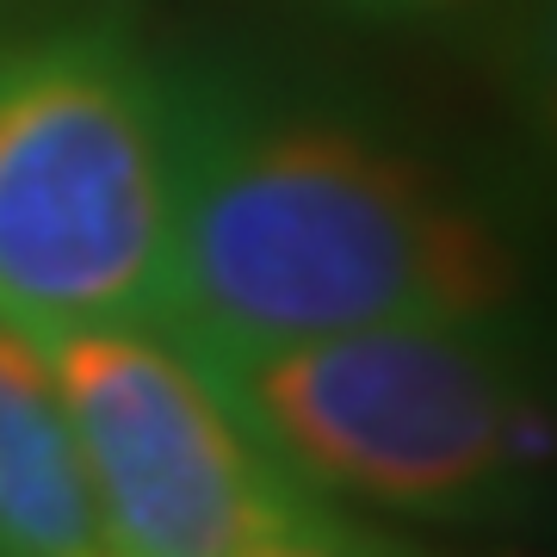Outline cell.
<instances>
[{
    "label": "cell",
    "mask_w": 557,
    "mask_h": 557,
    "mask_svg": "<svg viewBox=\"0 0 557 557\" xmlns=\"http://www.w3.org/2000/svg\"><path fill=\"white\" fill-rule=\"evenodd\" d=\"M0 557H106L38 335L0 317Z\"/></svg>",
    "instance_id": "5"
},
{
    "label": "cell",
    "mask_w": 557,
    "mask_h": 557,
    "mask_svg": "<svg viewBox=\"0 0 557 557\" xmlns=\"http://www.w3.org/2000/svg\"><path fill=\"white\" fill-rule=\"evenodd\" d=\"M174 57L149 0H0V317L168 322Z\"/></svg>",
    "instance_id": "3"
},
{
    "label": "cell",
    "mask_w": 557,
    "mask_h": 557,
    "mask_svg": "<svg viewBox=\"0 0 557 557\" xmlns=\"http://www.w3.org/2000/svg\"><path fill=\"white\" fill-rule=\"evenodd\" d=\"M359 32H403V38H446V32H490L502 0H304Z\"/></svg>",
    "instance_id": "7"
},
{
    "label": "cell",
    "mask_w": 557,
    "mask_h": 557,
    "mask_svg": "<svg viewBox=\"0 0 557 557\" xmlns=\"http://www.w3.org/2000/svg\"><path fill=\"white\" fill-rule=\"evenodd\" d=\"M317 502L397 533H515L557 496V366L527 310L199 347Z\"/></svg>",
    "instance_id": "2"
},
{
    "label": "cell",
    "mask_w": 557,
    "mask_h": 557,
    "mask_svg": "<svg viewBox=\"0 0 557 557\" xmlns=\"http://www.w3.org/2000/svg\"><path fill=\"white\" fill-rule=\"evenodd\" d=\"M242 557H428V545L416 533L384 527V520L322 508L317 520H304V527L267 539V545H255V552H242Z\"/></svg>",
    "instance_id": "8"
},
{
    "label": "cell",
    "mask_w": 557,
    "mask_h": 557,
    "mask_svg": "<svg viewBox=\"0 0 557 557\" xmlns=\"http://www.w3.org/2000/svg\"><path fill=\"white\" fill-rule=\"evenodd\" d=\"M483 38L508 119L539 156V168L557 180V0H502Z\"/></svg>",
    "instance_id": "6"
},
{
    "label": "cell",
    "mask_w": 557,
    "mask_h": 557,
    "mask_svg": "<svg viewBox=\"0 0 557 557\" xmlns=\"http://www.w3.org/2000/svg\"><path fill=\"white\" fill-rule=\"evenodd\" d=\"M106 557H242L317 502L242 421L205 354L161 317L38 335Z\"/></svg>",
    "instance_id": "4"
},
{
    "label": "cell",
    "mask_w": 557,
    "mask_h": 557,
    "mask_svg": "<svg viewBox=\"0 0 557 557\" xmlns=\"http://www.w3.org/2000/svg\"><path fill=\"white\" fill-rule=\"evenodd\" d=\"M434 557V552H428ZM453 557H557V545H527V539H496V545H478V552H453Z\"/></svg>",
    "instance_id": "9"
},
{
    "label": "cell",
    "mask_w": 557,
    "mask_h": 557,
    "mask_svg": "<svg viewBox=\"0 0 557 557\" xmlns=\"http://www.w3.org/2000/svg\"><path fill=\"white\" fill-rule=\"evenodd\" d=\"M533 260L384 106L255 57H174V278L193 347L527 310Z\"/></svg>",
    "instance_id": "1"
}]
</instances>
